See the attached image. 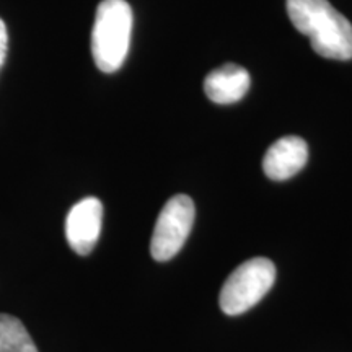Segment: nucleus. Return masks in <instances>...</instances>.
Returning a JSON list of instances; mask_svg holds the SVG:
<instances>
[{
    "mask_svg": "<svg viewBox=\"0 0 352 352\" xmlns=\"http://www.w3.org/2000/svg\"><path fill=\"white\" fill-rule=\"evenodd\" d=\"M287 15L310 38L316 54L334 60L352 59V25L328 0H287Z\"/></svg>",
    "mask_w": 352,
    "mask_h": 352,
    "instance_id": "nucleus-1",
    "label": "nucleus"
},
{
    "mask_svg": "<svg viewBox=\"0 0 352 352\" xmlns=\"http://www.w3.org/2000/svg\"><path fill=\"white\" fill-rule=\"evenodd\" d=\"M132 34V8L126 0H103L96 8L91 54L101 72L113 74L124 64Z\"/></svg>",
    "mask_w": 352,
    "mask_h": 352,
    "instance_id": "nucleus-2",
    "label": "nucleus"
},
{
    "mask_svg": "<svg viewBox=\"0 0 352 352\" xmlns=\"http://www.w3.org/2000/svg\"><path fill=\"white\" fill-rule=\"evenodd\" d=\"M276 280V266L267 258H253L240 264L220 290V308L227 315H241L270 292Z\"/></svg>",
    "mask_w": 352,
    "mask_h": 352,
    "instance_id": "nucleus-3",
    "label": "nucleus"
},
{
    "mask_svg": "<svg viewBox=\"0 0 352 352\" xmlns=\"http://www.w3.org/2000/svg\"><path fill=\"white\" fill-rule=\"evenodd\" d=\"M195 202L186 195H176L158 215L151 241V253L157 261H168L183 248L195 223Z\"/></svg>",
    "mask_w": 352,
    "mask_h": 352,
    "instance_id": "nucleus-4",
    "label": "nucleus"
},
{
    "mask_svg": "<svg viewBox=\"0 0 352 352\" xmlns=\"http://www.w3.org/2000/svg\"><path fill=\"white\" fill-rule=\"evenodd\" d=\"M103 223V204L96 197L77 202L65 219V239L70 248L80 256L94 252Z\"/></svg>",
    "mask_w": 352,
    "mask_h": 352,
    "instance_id": "nucleus-5",
    "label": "nucleus"
},
{
    "mask_svg": "<svg viewBox=\"0 0 352 352\" xmlns=\"http://www.w3.org/2000/svg\"><path fill=\"white\" fill-rule=\"evenodd\" d=\"M308 160L307 142L297 135L276 140L263 158V170L267 178L284 182L297 175Z\"/></svg>",
    "mask_w": 352,
    "mask_h": 352,
    "instance_id": "nucleus-6",
    "label": "nucleus"
},
{
    "mask_svg": "<svg viewBox=\"0 0 352 352\" xmlns=\"http://www.w3.org/2000/svg\"><path fill=\"white\" fill-rule=\"evenodd\" d=\"M250 83L252 77L245 67L236 64H223L206 77L204 91L214 103L232 104L243 98Z\"/></svg>",
    "mask_w": 352,
    "mask_h": 352,
    "instance_id": "nucleus-7",
    "label": "nucleus"
},
{
    "mask_svg": "<svg viewBox=\"0 0 352 352\" xmlns=\"http://www.w3.org/2000/svg\"><path fill=\"white\" fill-rule=\"evenodd\" d=\"M0 352H38L23 323L7 314H0Z\"/></svg>",
    "mask_w": 352,
    "mask_h": 352,
    "instance_id": "nucleus-8",
    "label": "nucleus"
},
{
    "mask_svg": "<svg viewBox=\"0 0 352 352\" xmlns=\"http://www.w3.org/2000/svg\"><path fill=\"white\" fill-rule=\"evenodd\" d=\"M7 50H8V33H7V26H6V23H3V20L0 19V69H2L3 63H6Z\"/></svg>",
    "mask_w": 352,
    "mask_h": 352,
    "instance_id": "nucleus-9",
    "label": "nucleus"
}]
</instances>
